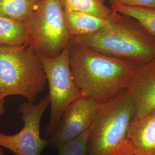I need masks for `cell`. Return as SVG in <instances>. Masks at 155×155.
<instances>
[{
    "mask_svg": "<svg viewBox=\"0 0 155 155\" xmlns=\"http://www.w3.org/2000/svg\"><path fill=\"white\" fill-rule=\"evenodd\" d=\"M69 59L74 81L82 95L100 105L124 90L138 66L71 41Z\"/></svg>",
    "mask_w": 155,
    "mask_h": 155,
    "instance_id": "cell-1",
    "label": "cell"
},
{
    "mask_svg": "<svg viewBox=\"0 0 155 155\" xmlns=\"http://www.w3.org/2000/svg\"><path fill=\"white\" fill-rule=\"evenodd\" d=\"M71 41L138 65L155 59V36L136 18L113 10L105 27Z\"/></svg>",
    "mask_w": 155,
    "mask_h": 155,
    "instance_id": "cell-2",
    "label": "cell"
},
{
    "mask_svg": "<svg viewBox=\"0 0 155 155\" xmlns=\"http://www.w3.org/2000/svg\"><path fill=\"white\" fill-rule=\"evenodd\" d=\"M134 113L133 102L125 90L100 105L89 127L87 155L134 153L127 137Z\"/></svg>",
    "mask_w": 155,
    "mask_h": 155,
    "instance_id": "cell-3",
    "label": "cell"
},
{
    "mask_svg": "<svg viewBox=\"0 0 155 155\" xmlns=\"http://www.w3.org/2000/svg\"><path fill=\"white\" fill-rule=\"evenodd\" d=\"M47 82L41 60L31 47L0 46V87L4 97L19 95L35 103Z\"/></svg>",
    "mask_w": 155,
    "mask_h": 155,
    "instance_id": "cell-4",
    "label": "cell"
},
{
    "mask_svg": "<svg viewBox=\"0 0 155 155\" xmlns=\"http://www.w3.org/2000/svg\"><path fill=\"white\" fill-rule=\"evenodd\" d=\"M25 23V44L38 54L55 57L71 42L61 0H40Z\"/></svg>",
    "mask_w": 155,
    "mask_h": 155,
    "instance_id": "cell-5",
    "label": "cell"
},
{
    "mask_svg": "<svg viewBox=\"0 0 155 155\" xmlns=\"http://www.w3.org/2000/svg\"><path fill=\"white\" fill-rule=\"evenodd\" d=\"M70 45L55 57L50 58L38 54L42 63L50 88V121L44 130L46 140L50 139L55 133L67 107L82 95L81 91L74 81L71 71Z\"/></svg>",
    "mask_w": 155,
    "mask_h": 155,
    "instance_id": "cell-6",
    "label": "cell"
},
{
    "mask_svg": "<svg viewBox=\"0 0 155 155\" xmlns=\"http://www.w3.org/2000/svg\"><path fill=\"white\" fill-rule=\"evenodd\" d=\"M50 105V96L46 95L37 104L25 102L18 107L24 125L14 134L0 132V146L15 155H41L47 147V140L40 136V124L45 111Z\"/></svg>",
    "mask_w": 155,
    "mask_h": 155,
    "instance_id": "cell-7",
    "label": "cell"
},
{
    "mask_svg": "<svg viewBox=\"0 0 155 155\" xmlns=\"http://www.w3.org/2000/svg\"><path fill=\"white\" fill-rule=\"evenodd\" d=\"M100 105L82 95L71 102L64 111L54 134L47 140V147L56 148L77 138L89 129L99 110Z\"/></svg>",
    "mask_w": 155,
    "mask_h": 155,
    "instance_id": "cell-8",
    "label": "cell"
},
{
    "mask_svg": "<svg viewBox=\"0 0 155 155\" xmlns=\"http://www.w3.org/2000/svg\"><path fill=\"white\" fill-rule=\"evenodd\" d=\"M134 105L133 117L155 111V59L138 65L124 89Z\"/></svg>",
    "mask_w": 155,
    "mask_h": 155,
    "instance_id": "cell-9",
    "label": "cell"
},
{
    "mask_svg": "<svg viewBox=\"0 0 155 155\" xmlns=\"http://www.w3.org/2000/svg\"><path fill=\"white\" fill-rule=\"evenodd\" d=\"M127 137L134 154L155 155V111L133 117Z\"/></svg>",
    "mask_w": 155,
    "mask_h": 155,
    "instance_id": "cell-10",
    "label": "cell"
},
{
    "mask_svg": "<svg viewBox=\"0 0 155 155\" xmlns=\"http://www.w3.org/2000/svg\"><path fill=\"white\" fill-rule=\"evenodd\" d=\"M64 18L71 39L95 33L105 27L108 22V18L80 12H64Z\"/></svg>",
    "mask_w": 155,
    "mask_h": 155,
    "instance_id": "cell-11",
    "label": "cell"
},
{
    "mask_svg": "<svg viewBox=\"0 0 155 155\" xmlns=\"http://www.w3.org/2000/svg\"><path fill=\"white\" fill-rule=\"evenodd\" d=\"M26 23L0 16V46L14 47L26 43Z\"/></svg>",
    "mask_w": 155,
    "mask_h": 155,
    "instance_id": "cell-12",
    "label": "cell"
},
{
    "mask_svg": "<svg viewBox=\"0 0 155 155\" xmlns=\"http://www.w3.org/2000/svg\"><path fill=\"white\" fill-rule=\"evenodd\" d=\"M39 1L0 0V16L25 22Z\"/></svg>",
    "mask_w": 155,
    "mask_h": 155,
    "instance_id": "cell-13",
    "label": "cell"
},
{
    "mask_svg": "<svg viewBox=\"0 0 155 155\" xmlns=\"http://www.w3.org/2000/svg\"><path fill=\"white\" fill-rule=\"evenodd\" d=\"M64 12H80L102 18H108L112 12L101 0H61Z\"/></svg>",
    "mask_w": 155,
    "mask_h": 155,
    "instance_id": "cell-14",
    "label": "cell"
},
{
    "mask_svg": "<svg viewBox=\"0 0 155 155\" xmlns=\"http://www.w3.org/2000/svg\"><path fill=\"white\" fill-rule=\"evenodd\" d=\"M111 9L136 18L155 36V8L113 4Z\"/></svg>",
    "mask_w": 155,
    "mask_h": 155,
    "instance_id": "cell-15",
    "label": "cell"
},
{
    "mask_svg": "<svg viewBox=\"0 0 155 155\" xmlns=\"http://www.w3.org/2000/svg\"><path fill=\"white\" fill-rule=\"evenodd\" d=\"M89 128L78 137L59 145L58 155H87Z\"/></svg>",
    "mask_w": 155,
    "mask_h": 155,
    "instance_id": "cell-16",
    "label": "cell"
},
{
    "mask_svg": "<svg viewBox=\"0 0 155 155\" xmlns=\"http://www.w3.org/2000/svg\"><path fill=\"white\" fill-rule=\"evenodd\" d=\"M109 1L111 5L121 4L124 5L155 8V0H109Z\"/></svg>",
    "mask_w": 155,
    "mask_h": 155,
    "instance_id": "cell-17",
    "label": "cell"
},
{
    "mask_svg": "<svg viewBox=\"0 0 155 155\" xmlns=\"http://www.w3.org/2000/svg\"><path fill=\"white\" fill-rule=\"evenodd\" d=\"M5 98L3 95L1 89L0 87V117L3 115L5 111L4 107V102H5Z\"/></svg>",
    "mask_w": 155,
    "mask_h": 155,
    "instance_id": "cell-18",
    "label": "cell"
},
{
    "mask_svg": "<svg viewBox=\"0 0 155 155\" xmlns=\"http://www.w3.org/2000/svg\"><path fill=\"white\" fill-rule=\"evenodd\" d=\"M0 155H5V154L4 153V152H3V150L1 148H0Z\"/></svg>",
    "mask_w": 155,
    "mask_h": 155,
    "instance_id": "cell-19",
    "label": "cell"
},
{
    "mask_svg": "<svg viewBox=\"0 0 155 155\" xmlns=\"http://www.w3.org/2000/svg\"><path fill=\"white\" fill-rule=\"evenodd\" d=\"M136 155V154H134V153H133V154H130V155Z\"/></svg>",
    "mask_w": 155,
    "mask_h": 155,
    "instance_id": "cell-20",
    "label": "cell"
},
{
    "mask_svg": "<svg viewBox=\"0 0 155 155\" xmlns=\"http://www.w3.org/2000/svg\"><path fill=\"white\" fill-rule=\"evenodd\" d=\"M101 1H103V2H104V1H105V0H101Z\"/></svg>",
    "mask_w": 155,
    "mask_h": 155,
    "instance_id": "cell-21",
    "label": "cell"
}]
</instances>
